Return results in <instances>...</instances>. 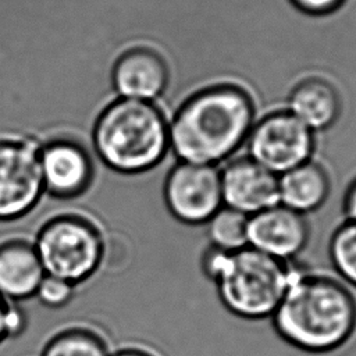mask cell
Wrapping results in <instances>:
<instances>
[{
	"instance_id": "obj_2",
	"label": "cell",
	"mask_w": 356,
	"mask_h": 356,
	"mask_svg": "<svg viewBox=\"0 0 356 356\" xmlns=\"http://www.w3.org/2000/svg\"><path fill=\"white\" fill-rule=\"evenodd\" d=\"M271 320L288 345L307 353L334 352L356 332V295L337 275L293 267Z\"/></svg>"
},
{
	"instance_id": "obj_12",
	"label": "cell",
	"mask_w": 356,
	"mask_h": 356,
	"mask_svg": "<svg viewBox=\"0 0 356 356\" xmlns=\"http://www.w3.org/2000/svg\"><path fill=\"white\" fill-rule=\"evenodd\" d=\"M218 168L224 206L250 217L278 203V175L249 156H234Z\"/></svg>"
},
{
	"instance_id": "obj_1",
	"label": "cell",
	"mask_w": 356,
	"mask_h": 356,
	"mask_svg": "<svg viewBox=\"0 0 356 356\" xmlns=\"http://www.w3.org/2000/svg\"><path fill=\"white\" fill-rule=\"evenodd\" d=\"M257 115L256 100L243 85H204L168 117L170 152L181 161L220 167L245 146Z\"/></svg>"
},
{
	"instance_id": "obj_4",
	"label": "cell",
	"mask_w": 356,
	"mask_h": 356,
	"mask_svg": "<svg viewBox=\"0 0 356 356\" xmlns=\"http://www.w3.org/2000/svg\"><path fill=\"white\" fill-rule=\"evenodd\" d=\"M202 273L232 316L243 320L271 317L291 281L293 266L245 246L224 252L209 245L200 254Z\"/></svg>"
},
{
	"instance_id": "obj_13",
	"label": "cell",
	"mask_w": 356,
	"mask_h": 356,
	"mask_svg": "<svg viewBox=\"0 0 356 356\" xmlns=\"http://www.w3.org/2000/svg\"><path fill=\"white\" fill-rule=\"evenodd\" d=\"M46 275L33 239L10 235L0 241V295L11 302L35 298Z\"/></svg>"
},
{
	"instance_id": "obj_20",
	"label": "cell",
	"mask_w": 356,
	"mask_h": 356,
	"mask_svg": "<svg viewBox=\"0 0 356 356\" xmlns=\"http://www.w3.org/2000/svg\"><path fill=\"white\" fill-rule=\"evenodd\" d=\"M299 11L309 15H328L337 11L345 0H289Z\"/></svg>"
},
{
	"instance_id": "obj_18",
	"label": "cell",
	"mask_w": 356,
	"mask_h": 356,
	"mask_svg": "<svg viewBox=\"0 0 356 356\" xmlns=\"http://www.w3.org/2000/svg\"><path fill=\"white\" fill-rule=\"evenodd\" d=\"M328 257L335 275L356 289V221L343 220L331 234Z\"/></svg>"
},
{
	"instance_id": "obj_10",
	"label": "cell",
	"mask_w": 356,
	"mask_h": 356,
	"mask_svg": "<svg viewBox=\"0 0 356 356\" xmlns=\"http://www.w3.org/2000/svg\"><path fill=\"white\" fill-rule=\"evenodd\" d=\"M170 83V67L164 56L149 44H132L113 61L108 72L111 96L157 102Z\"/></svg>"
},
{
	"instance_id": "obj_6",
	"label": "cell",
	"mask_w": 356,
	"mask_h": 356,
	"mask_svg": "<svg viewBox=\"0 0 356 356\" xmlns=\"http://www.w3.org/2000/svg\"><path fill=\"white\" fill-rule=\"evenodd\" d=\"M39 143L33 134H0V222L26 217L44 196Z\"/></svg>"
},
{
	"instance_id": "obj_7",
	"label": "cell",
	"mask_w": 356,
	"mask_h": 356,
	"mask_svg": "<svg viewBox=\"0 0 356 356\" xmlns=\"http://www.w3.org/2000/svg\"><path fill=\"white\" fill-rule=\"evenodd\" d=\"M39 167L44 196L58 202L83 197L97 178V160L90 143L71 131L40 136Z\"/></svg>"
},
{
	"instance_id": "obj_15",
	"label": "cell",
	"mask_w": 356,
	"mask_h": 356,
	"mask_svg": "<svg viewBox=\"0 0 356 356\" xmlns=\"http://www.w3.org/2000/svg\"><path fill=\"white\" fill-rule=\"evenodd\" d=\"M331 186L328 170L313 157L278 175V203L309 216L325 204Z\"/></svg>"
},
{
	"instance_id": "obj_3",
	"label": "cell",
	"mask_w": 356,
	"mask_h": 356,
	"mask_svg": "<svg viewBox=\"0 0 356 356\" xmlns=\"http://www.w3.org/2000/svg\"><path fill=\"white\" fill-rule=\"evenodd\" d=\"M89 143L96 160L115 174L149 172L170 152L168 115L157 102L111 96L93 120Z\"/></svg>"
},
{
	"instance_id": "obj_22",
	"label": "cell",
	"mask_w": 356,
	"mask_h": 356,
	"mask_svg": "<svg viewBox=\"0 0 356 356\" xmlns=\"http://www.w3.org/2000/svg\"><path fill=\"white\" fill-rule=\"evenodd\" d=\"M342 211L345 220L356 221V175L349 181L342 197Z\"/></svg>"
},
{
	"instance_id": "obj_5",
	"label": "cell",
	"mask_w": 356,
	"mask_h": 356,
	"mask_svg": "<svg viewBox=\"0 0 356 356\" xmlns=\"http://www.w3.org/2000/svg\"><path fill=\"white\" fill-rule=\"evenodd\" d=\"M32 239L44 273L76 288L100 271L107 254L103 225L96 217L79 209L50 214Z\"/></svg>"
},
{
	"instance_id": "obj_11",
	"label": "cell",
	"mask_w": 356,
	"mask_h": 356,
	"mask_svg": "<svg viewBox=\"0 0 356 356\" xmlns=\"http://www.w3.org/2000/svg\"><path fill=\"white\" fill-rule=\"evenodd\" d=\"M310 241V222L281 203L264 209L248 220V246L284 261L295 260Z\"/></svg>"
},
{
	"instance_id": "obj_19",
	"label": "cell",
	"mask_w": 356,
	"mask_h": 356,
	"mask_svg": "<svg viewBox=\"0 0 356 356\" xmlns=\"http://www.w3.org/2000/svg\"><path fill=\"white\" fill-rule=\"evenodd\" d=\"M78 288L68 281L46 274L39 284L35 298L39 303L51 310L67 307L76 296Z\"/></svg>"
},
{
	"instance_id": "obj_16",
	"label": "cell",
	"mask_w": 356,
	"mask_h": 356,
	"mask_svg": "<svg viewBox=\"0 0 356 356\" xmlns=\"http://www.w3.org/2000/svg\"><path fill=\"white\" fill-rule=\"evenodd\" d=\"M111 350L100 328L88 321H71L49 337L40 356H110Z\"/></svg>"
},
{
	"instance_id": "obj_21",
	"label": "cell",
	"mask_w": 356,
	"mask_h": 356,
	"mask_svg": "<svg viewBox=\"0 0 356 356\" xmlns=\"http://www.w3.org/2000/svg\"><path fill=\"white\" fill-rule=\"evenodd\" d=\"M28 327V314L18 302H10L7 314V335L8 339L18 338Z\"/></svg>"
},
{
	"instance_id": "obj_8",
	"label": "cell",
	"mask_w": 356,
	"mask_h": 356,
	"mask_svg": "<svg viewBox=\"0 0 356 356\" xmlns=\"http://www.w3.org/2000/svg\"><path fill=\"white\" fill-rule=\"evenodd\" d=\"M316 135L286 108L257 115L245 142L246 156L280 175L310 159Z\"/></svg>"
},
{
	"instance_id": "obj_24",
	"label": "cell",
	"mask_w": 356,
	"mask_h": 356,
	"mask_svg": "<svg viewBox=\"0 0 356 356\" xmlns=\"http://www.w3.org/2000/svg\"><path fill=\"white\" fill-rule=\"evenodd\" d=\"M10 302L6 298L0 295V345L8 339L7 335V314H8V307Z\"/></svg>"
},
{
	"instance_id": "obj_9",
	"label": "cell",
	"mask_w": 356,
	"mask_h": 356,
	"mask_svg": "<svg viewBox=\"0 0 356 356\" xmlns=\"http://www.w3.org/2000/svg\"><path fill=\"white\" fill-rule=\"evenodd\" d=\"M167 211L184 225H204L221 207L220 168L217 165L177 160L163 182Z\"/></svg>"
},
{
	"instance_id": "obj_14",
	"label": "cell",
	"mask_w": 356,
	"mask_h": 356,
	"mask_svg": "<svg viewBox=\"0 0 356 356\" xmlns=\"http://www.w3.org/2000/svg\"><path fill=\"white\" fill-rule=\"evenodd\" d=\"M285 108L314 134H318L332 128L339 121L343 100L335 83L314 75L293 85Z\"/></svg>"
},
{
	"instance_id": "obj_17",
	"label": "cell",
	"mask_w": 356,
	"mask_h": 356,
	"mask_svg": "<svg viewBox=\"0 0 356 356\" xmlns=\"http://www.w3.org/2000/svg\"><path fill=\"white\" fill-rule=\"evenodd\" d=\"M248 216L221 206L204 224L209 245L224 252L248 246Z\"/></svg>"
},
{
	"instance_id": "obj_23",
	"label": "cell",
	"mask_w": 356,
	"mask_h": 356,
	"mask_svg": "<svg viewBox=\"0 0 356 356\" xmlns=\"http://www.w3.org/2000/svg\"><path fill=\"white\" fill-rule=\"evenodd\" d=\"M110 356H159V355L156 352L145 348L143 345L128 343V345L120 346L117 349H113Z\"/></svg>"
}]
</instances>
